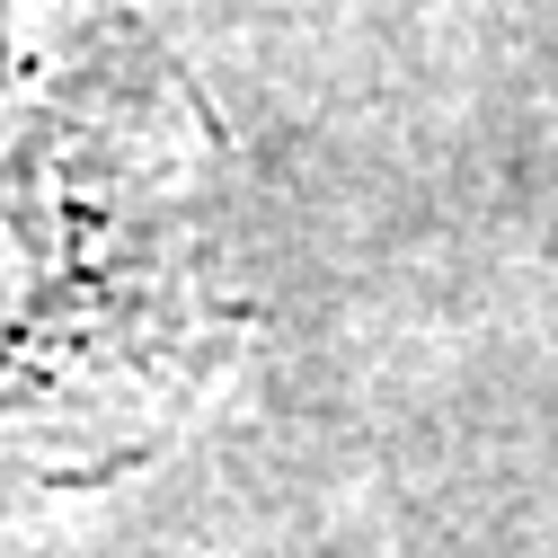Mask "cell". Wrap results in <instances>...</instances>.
<instances>
[{
	"label": "cell",
	"instance_id": "1",
	"mask_svg": "<svg viewBox=\"0 0 558 558\" xmlns=\"http://www.w3.org/2000/svg\"><path fill=\"white\" fill-rule=\"evenodd\" d=\"M214 124L116 0H0V506L160 444L231 355Z\"/></svg>",
	"mask_w": 558,
	"mask_h": 558
}]
</instances>
